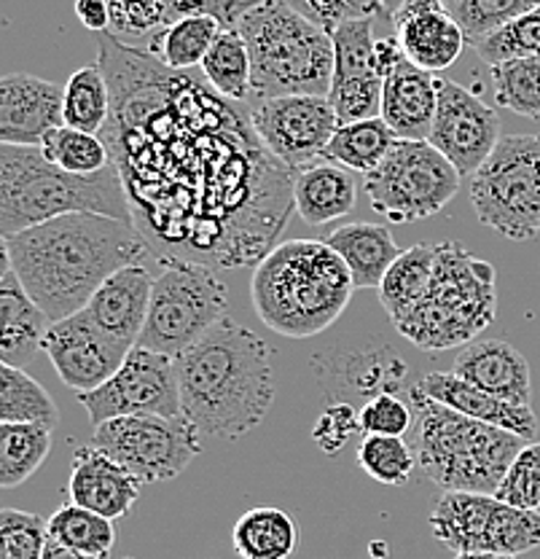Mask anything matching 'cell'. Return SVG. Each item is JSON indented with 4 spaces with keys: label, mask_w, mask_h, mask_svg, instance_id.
<instances>
[{
    "label": "cell",
    "mask_w": 540,
    "mask_h": 559,
    "mask_svg": "<svg viewBox=\"0 0 540 559\" xmlns=\"http://www.w3.org/2000/svg\"><path fill=\"white\" fill-rule=\"evenodd\" d=\"M272 347L224 318L205 340L176 358L180 409L200 433L231 441L251 433L275 399Z\"/></svg>",
    "instance_id": "3957f363"
},
{
    "label": "cell",
    "mask_w": 540,
    "mask_h": 559,
    "mask_svg": "<svg viewBox=\"0 0 540 559\" xmlns=\"http://www.w3.org/2000/svg\"><path fill=\"white\" fill-rule=\"evenodd\" d=\"M415 409V450L422 476L444 492L495 495L505 471L530 441L495 425L470 419L422 390H409Z\"/></svg>",
    "instance_id": "8992f818"
},
{
    "label": "cell",
    "mask_w": 540,
    "mask_h": 559,
    "mask_svg": "<svg viewBox=\"0 0 540 559\" xmlns=\"http://www.w3.org/2000/svg\"><path fill=\"white\" fill-rule=\"evenodd\" d=\"M433 266L435 245H415V248H406L396 259V264L387 270L380 285V301L393 325L420 305L428 285H431Z\"/></svg>",
    "instance_id": "f546056e"
},
{
    "label": "cell",
    "mask_w": 540,
    "mask_h": 559,
    "mask_svg": "<svg viewBox=\"0 0 540 559\" xmlns=\"http://www.w3.org/2000/svg\"><path fill=\"white\" fill-rule=\"evenodd\" d=\"M220 25L213 16H185L170 22L148 40V51L170 70H196L218 40Z\"/></svg>",
    "instance_id": "4dcf8cb0"
},
{
    "label": "cell",
    "mask_w": 540,
    "mask_h": 559,
    "mask_svg": "<svg viewBox=\"0 0 540 559\" xmlns=\"http://www.w3.org/2000/svg\"><path fill=\"white\" fill-rule=\"evenodd\" d=\"M229 290L216 270L196 261H165L154 280L148 320L137 347L178 358L226 318Z\"/></svg>",
    "instance_id": "9c48e42d"
},
{
    "label": "cell",
    "mask_w": 540,
    "mask_h": 559,
    "mask_svg": "<svg viewBox=\"0 0 540 559\" xmlns=\"http://www.w3.org/2000/svg\"><path fill=\"white\" fill-rule=\"evenodd\" d=\"M470 205L508 240L540 235V135H505L470 178Z\"/></svg>",
    "instance_id": "30bf717a"
},
{
    "label": "cell",
    "mask_w": 540,
    "mask_h": 559,
    "mask_svg": "<svg viewBox=\"0 0 540 559\" xmlns=\"http://www.w3.org/2000/svg\"><path fill=\"white\" fill-rule=\"evenodd\" d=\"M497 272L460 242L435 245L431 285L396 331L425 353L470 345L497 314Z\"/></svg>",
    "instance_id": "ba28073f"
},
{
    "label": "cell",
    "mask_w": 540,
    "mask_h": 559,
    "mask_svg": "<svg viewBox=\"0 0 540 559\" xmlns=\"http://www.w3.org/2000/svg\"><path fill=\"white\" fill-rule=\"evenodd\" d=\"M415 388L422 390L428 399L439 401V404L449 406V409L460 412L470 419L495 425V428L508 430V433L521 436L527 441L538 439V419L532 415V406L505 404V401L495 399L487 390L457 377L455 371H433V374L422 377Z\"/></svg>",
    "instance_id": "cb8c5ba5"
},
{
    "label": "cell",
    "mask_w": 540,
    "mask_h": 559,
    "mask_svg": "<svg viewBox=\"0 0 540 559\" xmlns=\"http://www.w3.org/2000/svg\"><path fill=\"white\" fill-rule=\"evenodd\" d=\"M154 280L156 277H151L145 264L124 266L100 285V290L92 296L84 312L108 336H113L124 347L135 349L143 336L145 320H148Z\"/></svg>",
    "instance_id": "7402d4cb"
},
{
    "label": "cell",
    "mask_w": 540,
    "mask_h": 559,
    "mask_svg": "<svg viewBox=\"0 0 540 559\" xmlns=\"http://www.w3.org/2000/svg\"><path fill=\"white\" fill-rule=\"evenodd\" d=\"M398 143L396 132L385 124V119L356 121V124H339L331 138L323 159L347 167L352 173H374L382 165L393 145Z\"/></svg>",
    "instance_id": "1f68e13d"
},
{
    "label": "cell",
    "mask_w": 540,
    "mask_h": 559,
    "mask_svg": "<svg viewBox=\"0 0 540 559\" xmlns=\"http://www.w3.org/2000/svg\"><path fill=\"white\" fill-rule=\"evenodd\" d=\"M473 49L490 68L525 57H540V5L481 38Z\"/></svg>",
    "instance_id": "60d3db41"
},
{
    "label": "cell",
    "mask_w": 540,
    "mask_h": 559,
    "mask_svg": "<svg viewBox=\"0 0 540 559\" xmlns=\"http://www.w3.org/2000/svg\"><path fill=\"white\" fill-rule=\"evenodd\" d=\"M457 377L514 406H532L530 364L503 340L470 342L455 360Z\"/></svg>",
    "instance_id": "603a6c76"
},
{
    "label": "cell",
    "mask_w": 540,
    "mask_h": 559,
    "mask_svg": "<svg viewBox=\"0 0 540 559\" xmlns=\"http://www.w3.org/2000/svg\"><path fill=\"white\" fill-rule=\"evenodd\" d=\"M110 33L119 40L154 38L161 27L170 25L161 0H108Z\"/></svg>",
    "instance_id": "c3c4849f"
},
{
    "label": "cell",
    "mask_w": 540,
    "mask_h": 559,
    "mask_svg": "<svg viewBox=\"0 0 540 559\" xmlns=\"http://www.w3.org/2000/svg\"><path fill=\"white\" fill-rule=\"evenodd\" d=\"M60 419L55 399L25 369L0 366V423H33L55 428Z\"/></svg>",
    "instance_id": "8d00e7d4"
},
{
    "label": "cell",
    "mask_w": 540,
    "mask_h": 559,
    "mask_svg": "<svg viewBox=\"0 0 540 559\" xmlns=\"http://www.w3.org/2000/svg\"><path fill=\"white\" fill-rule=\"evenodd\" d=\"M358 200V183L347 167L334 162H317L307 170L296 173L293 210L310 226L331 224L345 218Z\"/></svg>",
    "instance_id": "83f0119b"
},
{
    "label": "cell",
    "mask_w": 540,
    "mask_h": 559,
    "mask_svg": "<svg viewBox=\"0 0 540 559\" xmlns=\"http://www.w3.org/2000/svg\"><path fill=\"white\" fill-rule=\"evenodd\" d=\"M536 5H540V0H457L449 11L466 33L468 44L473 46Z\"/></svg>",
    "instance_id": "7bdbcfd3"
},
{
    "label": "cell",
    "mask_w": 540,
    "mask_h": 559,
    "mask_svg": "<svg viewBox=\"0 0 540 559\" xmlns=\"http://www.w3.org/2000/svg\"><path fill=\"white\" fill-rule=\"evenodd\" d=\"M331 38H334V79L380 73L376 70L374 20L345 22L339 31L331 33Z\"/></svg>",
    "instance_id": "ee69618b"
},
{
    "label": "cell",
    "mask_w": 540,
    "mask_h": 559,
    "mask_svg": "<svg viewBox=\"0 0 540 559\" xmlns=\"http://www.w3.org/2000/svg\"><path fill=\"white\" fill-rule=\"evenodd\" d=\"M44 559H100V557H89V555H81V551L65 549V546H60L57 540L49 538V544H46V551H44Z\"/></svg>",
    "instance_id": "db71d44e"
},
{
    "label": "cell",
    "mask_w": 540,
    "mask_h": 559,
    "mask_svg": "<svg viewBox=\"0 0 540 559\" xmlns=\"http://www.w3.org/2000/svg\"><path fill=\"white\" fill-rule=\"evenodd\" d=\"M439 75L400 60L382 90V119L398 140H428L439 108Z\"/></svg>",
    "instance_id": "d4e9b609"
},
{
    "label": "cell",
    "mask_w": 540,
    "mask_h": 559,
    "mask_svg": "<svg viewBox=\"0 0 540 559\" xmlns=\"http://www.w3.org/2000/svg\"><path fill=\"white\" fill-rule=\"evenodd\" d=\"M40 151L51 165L73 175H97L113 165L106 140L73 130V127H60L57 132H51Z\"/></svg>",
    "instance_id": "74e56055"
},
{
    "label": "cell",
    "mask_w": 540,
    "mask_h": 559,
    "mask_svg": "<svg viewBox=\"0 0 540 559\" xmlns=\"http://www.w3.org/2000/svg\"><path fill=\"white\" fill-rule=\"evenodd\" d=\"M441 3H444V5H446V9H452V5H455V3H457V0H441Z\"/></svg>",
    "instance_id": "9f6ffc18"
},
{
    "label": "cell",
    "mask_w": 540,
    "mask_h": 559,
    "mask_svg": "<svg viewBox=\"0 0 540 559\" xmlns=\"http://www.w3.org/2000/svg\"><path fill=\"white\" fill-rule=\"evenodd\" d=\"M431 143L463 178H473L501 143V119L476 92L457 81H439V108H435Z\"/></svg>",
    "instance_id": "2e32d148"
},
{
    "label": "cell",
    "mask_w": 540,
    "mask_h": 559,
    "mask_svg": "<svg viewBox=\"0 0 540 559\" xmlns=\"http://www.w3.org/2000/svg\"><path fill=\"white\" fill-rule=\"evenodd\" d=\"M240 3H259V0H240Z\"/></svg>",
    "instance_id": "6f0895ef"
},
{
    "label": "cell",
    "mask_w": 540,
    "mask_h": 559,
    "mask_svg": "<svg viewBox=\"0 0 540 559\" xmlns=\"http://www.w3.org/2000/svg\"><path fill=\"white\" fill-rule=\"evenodd\" d=\"M97 44L110 86L103 140L156 259L224 270L264 259L293 210L296 175L261 143L251 105L113 33Z\"/></svg>",
    "instance_id": "6da1fadb"
},
{
    "label": "cell",
    "mask_w": 540,
    "mask_h": 559,
    "mask_svg": "<svg viewBox=\"0 0 540 559\" xmlns=\"http://www.w3.org/2000/svg\"><path fill=\"white\" fill-rule=\"evenodd\" d=\"M356 433H360V417L356 406L328 404L321 412V417H317L315 428H312V441L328 457H336V454L350 444Z\"/></svg>",
    "instance_id": "f907efd6"
},
{
    "label": "cell",
    "mask_w": 540,
    "mask_h": 559,
    "mask_svg": "<svg viewBox=\"0 0 540 559\" xmlns=\"http://www.w3.org/2000/svg\"><path fill=\"white\" fill-rule=\"evenodd\" d=\"M350 270L323 240L275 245L255 264L253 310L261 323L288 340H310L336 323L352 299Z\"/></svg>",
    "instance_id": "277c9868"
},
{
    "label": "cell",
    "mask_w": 540,
    "mask_h": 559,
    "mask_svg": "<svg viewBox=\"0 0 540 559\" xmlns=\"http://www.w3.org/2000/svg\"><path fill=\"white\" fill-rule=\"evenodd\" d=\"M51 329V320L22 288L14 272H5L0 280V360L14 369H25Z\"/></svg>",
    "instance_id": "484cf974"
},
{
    "label": "cell",
    "mask_w": 540,
    "mask_h": 559,
    "mask_svg": "<svg viewBox=\"0 0 540 559\" xmlns=\"http://www.w3.org/2000/svg\"><path fill=\"white\" fill-rule=\"evenodd\" d=\"M202 75L220 97L245 103L253 95V66L245 38L237 27H224L211 55L202 62Z\"/></svg>",
    "instance_id": "d6a6232c"
},
{
    "label": "cell",
    "mask_w": 540,
    "mask_h": 559,
    "mask_svg": "<svg viewBox=\"0 0 540 559\" xmlns=\"http://www.w3.org/2000/svg\"><path fill=\"white\" fill-rule=\"evenodd\" d=\"M358 417L363 436H396V439H404L409 430H415V409L398 393H382L376 399L365 401L358 409Z\"/></svg>",
    "instance_id": "681fc988"
},
{
    "label": "cell",
    "mask_w": 540,
    "mask_h": 559,
    "mask_svg": "<svg viewBox=\"0 0 540 559\" xmlns=\"http://www.w3.org/2000/svg\"><path fill=\"white\" fill-rule=\"evenodd\" d=\"M251 119L261 143L288 167L301 173L325 162L323 154L339 130L328 97L286 95L251 103Z\"/></svg>",
    "instance_id": "9a60e30c"
},
{
    "label": "cell",
    "mask_w": 540,
    "mask_h": 559,
    "mask_svg": "<svg viewBox=\"0 0 540 559\" xmlns=\"http://www.w3.org/2000/svg\"><path fill=\"white\" fill-rule=\"evenodd\" d=\"M393 38L406 60L428 73H441L460 60L466 33L441 0H404L391 16Z\"/></svg>",
    "instance_id": "ffe728a7"
},
{
    "label": "cell",
    "mask_w": 540,
    "mask_h": 559,
    "mask_svg": "<svg viewBox=\"0 0 540 559\" xmlns=\"http://www.w3.org/2000/svg\"><path fill=\"white\" fill-rule=\"evenodd\" d=\"M435 538L455 555L519 557L540 546V514L495 495L444 492L431 514Z\"/></svg>",
    "instance_id": "7c38bea8"
},
{
    "label": "cell",
    "mask_w": 540,
    "mask_h": 559,
    "mask_svg": "<svg viewBox=\"0 0 540 559\" xmlns=\"http://www.w3.org/2000/svg\"><path fill=\"white\" fill-rule=\"evenodd\" d=\"M11 272L51 323L86 310L110 275L154 255L132 221L73 213L3 237Z\"/></svg>",
    "instance_id": "7a4b0ae2"
},
{
    "label": "cell",
    "mask_w": 540,
    "mask_h": 559,
    "mask_svg": "<svg viewBox=\"0 0 540 559\" xmlns=\"http://www.w3.org/2000/svg\"><path fill=\"white\" fill-rule=\"evenodd\" d=\"M200 430L180 417H116L97 425L92 447L130 471L143 485L170 481L202 452Z\"/></svg>",
    "instance_id": "4fadbf2b"
},
{
    "label": "cell",
    "mask_w": 540,
    "mask_h": 559,
    "mask_svg": "<svg viewBox=\"0 0 540 559\" xmlns=\"http://www.w3.org/2000/svg\"><path fill=\"white\" fill-rule=\"evenodd\" d=\"M44 353L49 355L62 384L81 395L103 388L124 366L132 349L108 336L81 310L60 323H51L44 340Z\"/></svg>",
    "instance_id": "e0dca14e"
},
{
    "label": "cell",
    "mask_w": 540,
    "mask_h": 559,
    "mask_svg": "<svg viewBox=\"0 0 540 559\" xmlns=\"http://www.w3.org/2000/svg\"><path fill=\"white\" fill-rule=\"evenodd\" d=\"M79 404L84 406L95 428L116 417H180L183 409L176 358L135 347L103 388L81 393Z\"/></svg>",
    "instance_id": "5bb4252c"
},
{
    "label": "cell",
    "mask_w": 540,
    "mask_h": 559,
    "mask_svg": "<svg viewBox=\"0 0 540 559\" xmlns=\"http://www.w3.org/2000/svg\"><path fill=\"white\" fill-rule=\"evenodd\" d=\"M141 489L143 481L135 479L127 468H121L103 450L92 444L75 450L71 481H68L71 503L116 522L119 516L130 514V509L141 498Z\"/></svg>",
    "instance_id": "44dd1931"
},
{
    "label": "cell",
    "mask_w": 540,
    "mask_h": 559,
    "mask_svg": "<svg viewBox=\"0 0 540 559\" xmlns=\"http://www.w3.org/2000/svg\"><path fill=\"white\" fill-rule=\"evenodd\" d=\"M51 452V428L33 423H0V487H20Z\"/></svg>",
    "instance_id": "836d02e7"
},
{
    "label": "cell",
    "mask_w": 540,
    "mask_h": 559,
    "mask_svg": "<svg viewBox=\"0 0 540 559\" xmlns=\"http://www.w3.org/2000/svg\"><path fill=\"white\" fill-rule=\"evenodd\" d=\"M49 522L31 511H0V559H44Z\"/></svg>",
    "instance_id": "f6af8a7d"
},
{
    "label": "cell",
    "mask_w": 540,
    "mask_h": 559,
    "mask_svg": "<svg viewBox=\"0 0 540 559\" xmlns=\"http://www.w3.org/2000/svg\"><path fill=\"white\" fill-rule=\"evenodd\" d=\"M65 86L27 73L0 81V145L40 148L51 132L65 127Z\"/></svg>",
    "instance_id": "ac0fdd59"
},
{
    "label": "cell",
    "mask_w": 540,
    "mask_h": 559,
    "mask_svg": "<svg viewBox=\"0 0 540 559\" xmlns=\"http://www.w3.org/2000/svg\"><path fill=\"white\" fill-rule=\"evenodd\" d=\"M463 175L431 140H398L374 173L363 175L369 205L393 224L431 218L460 191Z\"/></svg>",
    "instance_id": "8fae6325"
},
{
    "label": "cell",
    "mask_w": 540,
    "mask_h": 559,
    "mask_svg": "<svg viewBox=\"0 0 540 559\" xmlns=\"http://www.w3.org/2000/svg\"><path fill=\"white\" fill-rule=\"evenodd\" d=\"M65 127L100 135L110 119V86L97 62L79 68L65 84Z\"/></svg>",
    "instance_id": "e575fe53"
},
{
    "label": "cell",
    "mask_w": 540,
    "mask_h": 559,
    "mask_svg": "<svg viewBox=\"0 0 540 559\" xmlns=\"http://www.w3.org/2000/svg\"><path fill=\"white\" fill-rule=\"evenodd\" d=\"M301 16L315 22L325 33L339 31L345 22L352 20H376V16H393L387 11V0H288Z\"/></svg>",
    "instance_id": "7dc6e473"
},
{
    "label": "cell",
    "mask_w": 540,
    "mask_h": 559,
    "mask_svg": "<svg viewBox=\"0 0 540 559\" xmlns=\"http://www.w3.org/2000/svg\"><path fill=\"white\" fill-rule=\"evenodd\" d=\"M495 498L521 511L540 509V441H530L505 471Z\"/></svg>",
    "instance_id": "bcb514c9"
},
{
    "label": "cell",
    "mask_w": 540,
    "mask_h": 559,
    "mask_svg": "<svg viewBox=\"0 0 540 559\" xmlns=\"http://www.w3.org/2000/svg\"><path fill=\"white\" fill-rule=\"evenodd\" d=\"M75 16L86 31L110 33L108 0H75Z\"/></svg>",
    "instance_id": "f5cc1de1"
},
{
    "label": "cell",
    "mask_w": 540,
    "mask_h": 559,
    "mask_svg": "<svg viewBox=\"0 0 540 559\" xmlns=\"http://www.w3.org/2000/svg\"><path fill=\"white\" fill-rule=\"evenodd\" d=\"M161 5H165L170 22L185 20V16H213L224 27H237L240 16L253 3H240V0H161Z\"/></svg>",
    "instance_id": "816d5d0a"
},
{
    "label": "cell",
    "mask_w": 540,
    "mask_h": 559,
    "mask_svg": "<svg viewBox=\"0 0 540 559\" xmlns=\"http://www.w3.org/2000/svg\"><path fill=\"white\" fill-rule=\"evenodd\" d=\"M382 90L385 79L380 73L350 75V79L331 81L328 103L334 108L339 124L380 119L382 116Z\"/></svg>",
    "instance_id": "b9f144b4"
},
{
    "label": "cell",
    "mask_w": 540,
    "mask_h": 559,
    "mask_svg": "<svg viewBox=\"0 0 540 559\" xmlns=\"http://www.w3.org/2000/svg\"><path fill=\"white\" fill-rule=\"evenodd\" d=\"M73 213L132 221L116 165L97 175H73L51 165L40 148L0 145V237Z\"/></svg>",
    "instance_id": "5b68a950"
},
{
    "label": "cell",
    "mask_w": 540,
    "mask_h": 559,
    "mask_svg": "<svg viewBox=\"0 0 540 559\" xmlns=\"http://www.w3.org/2000/svg\"><path fill=\"white\" fill-rule=\"evenodd\" d=\"M406 369L391 347H339L315 358L328 404H352V399L365 404L382 393H398Z\"/></svg>",
    "instance_id": "d6986e66"
},
{
    "label": "cell",
    "mask_w": 540,
    "mask_h": 559,
    "mask_svg": "<svg viewBox=\"0 0 540 559\" xmlns=\"http://www.w3.org/2000/svg\"><path fill=\"white\" fill-rule=\"evenodd\" d=\"M299 530L283 509L261 506L240 516L231 530V544L240 559H288L293 555Z\"/></svg>",
    "instance_id": "f1b7e54d"
},
{
    "label": "cell",
    "mask_w": 540,
    "mask_h": 559,
    "mask_svg": "<svg viewBox=\"0 0 540 559\" xmlns=\"http://www.w3.org/2000/svg\"><path fill=\"white\" fill-rule=\"evenodd\" d=\"M253 66L255 100L286 95L328 97L334 38L288 0H259L237 22Z\"/></svg>",
    "instance_id": "52a82bcc"
},
{
    "label": "cell",
    "mask_w": 540,
    "mask_h": 559,
    "mask_svg": "<svg viewBox=\"0 0 540 559\" xmlns=\"http://www.w3.org/2000/svg\"><path fill=\"white\" fill-rule=\"evenodd\" d=\"M325 242L341 255V261L350 270L352 283H356V290H380L387 270L404 253L387 226L363 224V221L339 226L325 237Z\"/></svg>",
    "instance_id": "4316f807"
},
{
    "label": "cell",
    "mask_w": 540,
    "mask_h": 559,
    "mask_svg": "<svg viewBox=\"0 0 540 559\" xmlns=\"http://www.w3.org/2000/svg\"><path fill=\"white\" fill-rule=\"evenodd\" d=\"M358 465L380 485L404 487L415 474L417 454L396 436H363L358 447Z\"/></svg>",
    "instance_id": "ab89813d"
},
{
    "label": "cell",
    "mask_w": 540,
    "mask_h": 559,
    "mask_svg": "<svg viewBox=\"0 0 540 559\" xmlns=\"http://www.w3.org/2000/svg\"><path fill=\"white\" fill-rule=\"evenodd\" d=\"M455 559H516L508 555H457Z\"/></svg>",
    "instance_id": "11a10c76"
},
{
    "label": "cell",
    "mask_w": 540,
    "mask_h": 559,
    "mask_svg": "<svg viewBox=\"0 0 540 559\" xmlns=\"http://www.w3.org/2000/svg\"><path fill=\"white\" fill-rule=\"evenodd\" d=\"M495 100L514 114L540 121V57H525L492 68Z\"/></svg>",
    "instance_id": "f35d334b"
},
{
    "label": "cell",
    "mask_w": 540,
    "mask_h": 559,
    "mask_svg": "<svg viewBox=\"0 0 540 559\" xmlns=\"http://www.w3.org/2000/svg\"><path fill=\"white\" fill-rule=\"evenodd\" d=\"M538 514H540V509H538Z\"/></svg>",
    "instance_id": "680465c9"
},
{
    "label": "cell",
    "mask_w": 540,
    "mask_h": 559,
    "mask_svg": "<svg viewBox=\"0 0 540 559\" xmlns=\"http://www.w3.org/2000/svg\"><path fill=\"white\" fill-rule=\"evenodd\" d=\"M49 538L81 555L108 559L116 544V527L106 516L75 503H65L49 516Z\"/></svg>",
    "instance_id": "d590c367"
}]
</instances>
